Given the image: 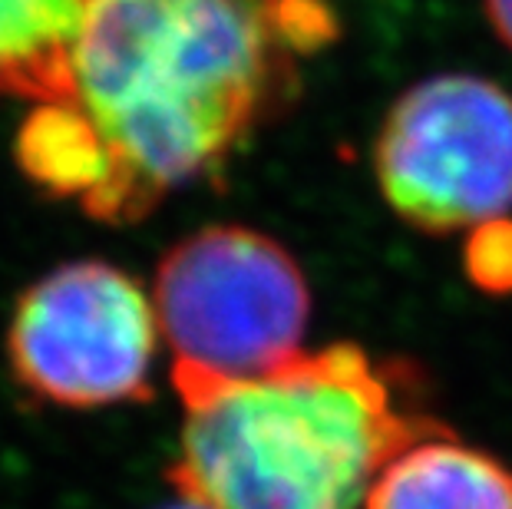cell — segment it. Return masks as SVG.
<instances>
[{
  "label": "cell",
  "instance_id": "8992f818",
  "mask_svg": "<svg viewBox=\"0 0 512 509\" xmlns=\"http://www.w3.org/2000/svg\"><path fill=\"white\" fill-rule=\"evenodd\" d=\"M361 509H512V467L446 427L403 447Z\"/></svg>",
  "mask_w": 512,
  "mask_h": 509
},
{
  "label": "cell",
  "instance_id": "7a4b0ae2",
  "mask_svg": "<svg viewBox=\"0 0 512 509\" xmlns=\"http://www.w3.org/2000/svg\"><path fill=\"white\" fill-rule=\"evenodd\" d=\"M172 493L205 509H361L403 447L446 430L361 344L304 348L252 381L182 391Z\"/></svg>",
  "mask_w": 512,
  "mask_h": 509
},
{
  "label": "cell",
  "instance_id": "3957f363",
  "mask_svg": "<svg viewBox=\"0 0 512 509\" xmlns=\"http://www.w3.org/2000/svg\"><path fill=\"white\" fill-rule=\"evenodd\" d=\"M152 308L182 394L252 381L298 357L311 288L278 238L248 225H205L159 258Z\"/></svg>",
  "mask_w": 512,
  "mask_h": 509
},
{
  "label": "cell",
  "instance_id": "9c48e42d",
  "mask_svg": "<svg viewBox=\"0 0 512 509\" xmlns=\"http://www.w3.org/2000/svg\"><path fill=\"white\" fill-rule=\"evenodd\" d=\"M483 10L499 43L512 53V0H483Z\"/></svg>",
  "mask_w": 512,
  "mask_h": 509
},
{
  "label": "cell",
  "instance_id": "ba28073f",
  "mask_svg": "<svg viewBox=\"0 0 512 509\" xmlns=\"http://www.w3.org/2000/svg\"><path fill=\"white\" fill-rule=\"evenodd\" d=\"M466 275L473 285L493 295L512 291V215L496 222H486L470 232V242L463 248Z\"/></svg>",
  "mask_w": 512,
  "mask_h": 509
},
{
  "label": "cell",
  "instance_id": "5b68a950",
  "mask_svg": "<svg viewBox=\"0 0 512 509\" xmlns=\"http://www.w3.org/2000/svg\"><path fill=\"white\" fill-rule=\"evenodd\" d=\"M159 344L152 295L103 258L67 262L37 278L7 328L17 384L67 410L152 400Z\"/></svg>",
  "mask_w": 512,
  "mask_h": 509
},
{
  "label": "cell",
  "instance_id": "277c9868",
  "mask_svg": "<svg viewBox=\"0 0 512 509\" xmlns=\"http://www.w3.org/2000/svg\"><path fill=\"white\" fill-rule=\"evenodd\" d=\"M390 212L427 235L473 232L512 215V93L479 73L407 86L374 139Z\"/></svg>",
  "mask_w": 512,
  "mask_h": 509
},
{
  "label": "cell",
  "instance_id": "52a82bcc",
  "mask_svg": "<svg viewBox=\"0 0 512 509\" xmlns=\"http://www.w3.org/2000/svg\"><path fill=\"white\" fill-rule=\"evenodd\" d=\"M90 0H0V100H63Z\"/></svg>",
  "mask_w": 512,
  "mask_h": 509
},
{
  "label": "cell",
  "instance_id": "30bf717a",
  "mask_svg": "<svg viewBox=\"0 0 512 509\" xmlns=\"http://www.w3.org/2000/svg\"><path fill=\"white\" fill-rule=\"evenodd\" d=\"M159 509H205V506L192 503V500H182V496H172V500L166 506H159Z\"/></svg>",
  "mask_w": 512,
  "mask_h": 509
},
{
  "label": "cell",
  "instance_id": "6da1fadb",
  "mask_svg": "<svg viewBox=\"0 0 512 509\" xmlns=\"http://www.w3.org/2000/svg\"><path fill=\"white\" fill-rule=\"evenodd\" d=\"M334 34L328 0H90L63 100L110 169L96 222H139L225 172Z\"/></svg>",
  "mask_w": 512,
  "mask_h": 509
}]
</instances>
